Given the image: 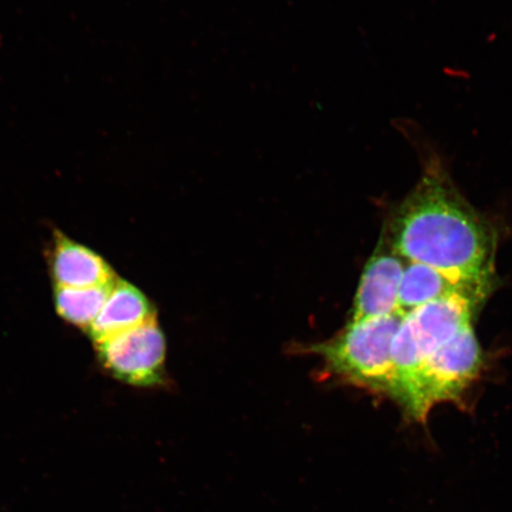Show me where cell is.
<instances>
[{
    "instance_id": "1",
    "label": "cell",
    "mask_w": 512,
    "mask_h": 512,
    "mask_svg": "<svg viewBox=\"0 0 512 512\" xmlns=\"http://www.w3.org/2000/svg\"><path fill=\"white\" fill-rule=\"evenodd\" d=\"M389 242L403 259L471 277L494 278V228L454 187L437 157L389 220Z\"/></svg>"
},
{
    "instance_id": "2",
    "label": "cell",
    "mask_w": 512,
    "mask_h": 512,
    "mask_svg": "<svg viewBox=\"0 0 512 512\" xmlns=\"http://www.w3.org/2000/svg\"><path fill=\"white\" fill-rule=\"evenodd\" d=\"M484 298L453 294L416 307L403 316L392 343L394 368L393 401L403 413L409 402L422 364L435 350L443 347L466 324L472 323Z\"/></svg>"
},
{
    "instance_id": "3",
    "label": "cell",
    "mask_w": 512,
    "mask_h": 512,
    "mask_svg": "<svg viewBox=\"0 0 512 512\" xmlns=\"http://www.w3.org/2000/svg\"><path fill=\"white\" fill-rule=\"evenodd\" d=\"M402 318L396 312L350 322L332 341L318 345L316 352L342 380L393 399L392 343Z\"/></svg>"
},
{
    "instance_id": "4",
    "label": "cell",
    "mask_w": 512,
    "mask_h": 512,
    "mask_svg": "<svg viewBox=\"0 0 512 512\" xmlns=\"http://www.w3.org/2000/svg\"><path fill=\"white\" fill-rule=\"evenodd\" d=\"M483 363V351L472 323L466 324L422 364L406 418L425 425L434 406L462 400L465 390L477 380Z\"/></svg>"
},
{
    "instance_id": "5",
    "label": "cell",
    "mask_w": 512,
    "mask_h": 512,
    "mask_svg": "<svg viewBox=\"0 0 512 512\" xmlns=\"http://www.w3.org/2000/svg\"><path fill=\"white\" fill-rule=\"evenodd\" d=\"M95 348L102 367L114 379L137 387L163 382L166 343L157 319L95 344Z\"/></svg>"
},
{
    "instance_id": "6",
    "label": "cell",
    "mask_w": 512,
    "mask_h": 512,
    "mask_svg": "<svg viewBox=\"0 0 512 512\" xmlns=\"http://www.w3.org/2000/svg\"><path fill=\"white\" fill-rule=\"evenodd\" d=\"M407 262L392 243L381 242L362 273L351 322L399 312L400 285Z\"/></svg>"
},
{
    "instance_id": "7",
    "label": "cell",
    "mask_w": 512,
    "mask_h": 512,
    "mask_svg": "<svg viewBox=\"0 0 512 512\" xmlns=\"http://www.w3.org/2000/svg\"><path fill=\"white\" fill-rule=\"evenodd\" d=\"M492 288V279L438 270L419 262H407L400 285L399 312L402 316L416 307L453 294L484 298Z\"/></svg>"
},
{
    "instance_id": "8",
    "label": "cell",
    "mask_w": 512,
    "mask_h": 512,
    "mask_svg": "<svg viewBox=\"0 0 512 512\" xmlns=\"http://www.w3.org/2000/svg\"><path fill=\"white\" fill-rule=\"evenodd\" d=\"M49 266L56 287L110 286L119 279L101 255L60 232L54 233Z\"/></svg>"
},
{
    "instance_id": "9",
    "label": "cell",
    "mask_w": 512,
    "mask_h": 512,
    "mask_svg": "<svg viewBox=\"0 0 512 512\" xmlns=\"http://www.w3.org/2000/svg\"><path fill=\"white\" fill-rule=\"evenodd\" d=\"M153 319H157L156 312L145 294L136 286L118 279L88 335L98 344Z\"/></svg>"
},
{
    "instance_id": "10",
    "label": "cell",
    "mask_w": 512,
    "mask_h": 512,
    "mask_svg": "<svg viewBox=\"0 0 512 512\" xmlns=\"http://www.w3.org/2000/svg\"><path fill=\"white\" fill-rule=\"evenodd\" d=\"M114 284L83 288L56 287V311L66 322L88 332L100 315Z\"/></svg>"
}]
</instances>
